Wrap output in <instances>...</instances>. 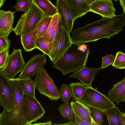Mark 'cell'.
Listing matches in <instances>:
<instances>
[{
  "label": "cell",
  "mask_w": 125,
  "mask_h": 125,
  "mask_svg": "<svg viewBox=\"0 0 125 125\" xmlns=\"http://www.w3.org/2000/svg\"><path fill=\"white\" fill-rule=\"evenodd\" d=\"M52 123L51 121H48L47 122L44 123H41L40 122L39 123H35L34 124H31V125H51Z\"/></svg>",
  "instance_id": "cell-40"
},
{
  "label": "cell",
  "mask_w": 125,
  "mask_h": 125,
  "mask_svg": "<svg viewBox=\"0 0 125 125\" xmlns=\"http://www.w3.org/2000/svg\"><path fill=\"white\" fill-rule=\"evenodd\" d=\"M47 58L45 54L35 55L27 61L19 76L20 78L32 77L42 68L44 67Z\"/></svg>",
  "instance_id": "cell-10"
},
{
  "label": "cell",
  "mask_w": 125,
  "mask_h": 125,
  "mask_svg": "<svg viewBox=\"0 0 125 125\" xmlns=\"http://www.w3.org/2000/svg\"><path fill=\"white\" fill-rule=\"evenodd\" d=\"M90 11L99 14L102 17L111 18L116 15L115 10L111 0H96L90 6Z\"/></svg>",
  "instance_id": "cell-12"
},
{
  "label": "cell",
  "mask_w": 125,
  "mask_h": 125,
  "mask_svg": "<svg viewBox=\"0 0 125 125\" xmlns=\"http://www.w3.org/2000/svg\"><path fill=\"white\" fill-rule=\"evenodd\" d=\"M118 0H115V1H117Z\"/></svg>",
  "instance_id": "cell-45"
},
{
  "label": "cell",
  "mask_w": 125,
  "mask_h": 125,
  "mask_svg": "<svg viewBox=\"0 0 125 125\" xmlns=\"http://www.w3.org/2000/svg\"><path fill=\"white\" fill-rule=\"evenodd\" d=\"M69 85L72 94V102L79 101L83 96L87 87L82 83H71Z\"/></svg>",
  "instance_id": "cell-23"
},
{
  "label": "cell",
  "mask_w": 125,
  "mask_h": 125,
  "mask_svg": "<svg viewBox=\"0 0 125 125\" xmlns=\"http://www.w3.org/2000/svg\"><path fill=\"white\" fill-rule=\"evenodd\" d=\"M115 57L112 54L107 55L102 57V64L100 67L101 70L106 68L112 65L114 61Z\"/></svg>",
  "instance_id": "cell-33"
},
{
  "label": "cell",
  "mask_w": 125,
  "mask_h": 125,
  "mask_svg": "<svg viewBox=\"0 0 125 125\" xmlns=\"http://www.w3.org/2000/svg\"><path fill=\"white\" fill-rule=\"evenodd\" d=\"M90 50L85 44L72 43L62 57L52 64L63 75L75 72L85 66Z\"/></svg>",
  "instance_id": "cell-2"
},
{
  "label": "cell",
  "mask_w": 125,
  "mask_h": 125,
  "mask_svg": "<svg viewBox=\"0 0 125 125\" xmlns=\"http://www.w3.org/2000/svg\"><path fill=\"white\" fill-rule=\"evenodd\" d=\"M52 17L45 16L39 23L37 28V35L38 37H42L46 32Z\"/></svg>",
  "instance_id": "cell-27"
},
{
  "label": "cell",
  "mask_w": 125,
  "mask_h": 125,
  "mask_svg": "<svg viewBox=\"0 0 125 125\" xmlns=\"http://www.w3.org/2000/svg\"><path fill=\"white\" fill-rule=\"evenodd\" d=\"M54 125H76V124L74 122H70L66 123H64L61 124H55Z\"/></svg>",
  "instance_id": "cell-42"
},
{
  "label": "cell",
  "mask_w": 125,
  "mask_h": 125,
  "mask_svg": "<svg viewBox=\"0 0 125 125\" xmlns=\"http://www.w3.org/2000/svg\"><path fill=\"white\" fill-rule=\"evenodd\" d=\"M26 64L22 56L21 50L13 48V52L9 55L5 66L0 69V71L8 79H13L23 70Z\"/></svg>",
  "instance_id": "cell-8"
},
{
  "label": "cell",
  "mask_w": 125,
  "mask_h": 125,
  "mask_svg": "<svg viewBox=\"0 0 125 125\" xmlns=\"http://www.w3.org/2000/svg\"><path fill=\"white\" fill-rule=\"evenodd\" d=\"M62 27L60 18L50 35L49 42H52L54 39L59 30Z\"/></svg>",
  "instance_id": "cell-37"
},
{
  "label": "cell",
  "mask_w": 125,
  "mask_h": 125,
  "mask_svg": "<svg viewBox=\"0 0 125 125\" xmlns=\"http://www.w3.org/2000/svg\"><path fill=\"white\" fill-rule=\"evenodd\" d=\"M108 97L118 104L125 101V76L120 82H117L108 93Z\"/></svg>",
  "instance_id": "cell-17"
},
{
  "label": "cell",
  "mask_w": 125,
  "mask_h": 125,
  "mask_svg": "<svg viewBox=\"0 0 125 125\" xmlns=\"http://www.w3.org/2000/svg\"><path fill=\"white\" fill-rule=\"evenodd\" d=\"M73 112L74 114V122L76 125H92L91 123L81 118L75 112L73 111Z\"/></svg>",
  "instance_id": "cell-38"
},
{
  "label": "cell",
  "mask_w": 125,
  "mask_h": 125,
  "mask_svg": "<svg viewBox=\"0 0 125 125\" xmlns=\"http://www.w3.org/2000/svg\"><path fill=\"white\" fill-rule=\"evenodd\" d=\"M100 69V67L90 68L85 66L70 75L69 77L78 79L87 87H91L95 76Z\"/></svg>",
  "instance_id": "cell-14"
},
{
  "label": "cell",
  "mask_w": 125,
  "mask_h": 125,
  "mask_svg": "<svg viewBox=\"0 0 125 125\" xmlns=\"http://www.w3.org/2000/svg\"><path fill=\"white\" fill-rule=\"evenodd\" d=\"M110 125H121L120 117L123 113L115 106L103 112Z\"/></svg>",
  "instance_id": "cell-22"
},
{
  "label": "cell",
  "mask_w": 125,
  "mask_h": 125,
  "mask_svg": "<svg viewBox=\"0 0 125 125\" xmlns=\"http://www.w3.org/2000/svg\"><path fill=\"white\" fill-rule=\"evenodd\" d=\"M77 108L82 112H85L89 115H91V110L89 107L79 101L71 102Z\"/></svg>",
  "instance_id": "cell-35"
},
{
  "label": "cell",
  "mask_w": 125,
  "mask_h": 125,
  "mask_svg": "<svg viewBox=\"0 0 125 125\" xmlns=\"http://www.w3.org/2000/svg\"><path fill=\"white\" fill-rule=\"evenodd\" d=\"M11 44V41L8 38L0 35V52L9 49Z\"/></svg>",
  "instance_id": "cell-34"
},
{
  "label": "cell",
  "mask_w": 125,
  "mask_h": 125,
  "mask_svg": "<svg viewBox=\"0 0 125 125\" xmlns=\"http://www.w3.org/2000/svg\"><path fill=\"white\" fill-rule=\"evenodd\" d=\"M60 114L62 117L67 118L70 122H72L74 118V114L71 104L69 103L62 104L58 109Z\"/></svg>",
  "instance_id": "cell-25"
},
{
  "label": "cell",
  "mask_w": 125,
  "mask_h": 125,
  "mask_svg": "<svg viewBox=\"0 0 125 125\" xmlns=\"http://www.w3.org/2000/svg\"><path fill=\"white\" fill-rule=\"evenodd\" d=\"M79 101L89 108L97 109L103 112L115 106L110 98L92 87H87Z\"/></svg>",
  "instance_id": "cell-5"
},
{
  "label": "cell",
  "mask_w": 125,
  "mask_h": 125,
  "mask_svg": "<svg viewBox=\"0 0 125 125\" xmlns=\"http://www.w3.org/2000/svg\"><path fill=\"white\" fill-rule=\"evenodd\" d=\"M121 125H125V113H123L120 117Z\"/></svg>",
  "instance_id": "cell-39"
},
{
  "label": "cell",
  "mask_w": 125,
  "mask_h": 125,
  "mask_svg": "<svg viewBox=\"0 0 125 125\" xmlns=\"http://www.w3.org/2000/svg\"><path fill=\"white\" fill-rule=\"evenodd\" d=\"M72 43L70 34L63 27H61L54 39L49 57L52 64L62 57Z\"/></svg>",
  "instance_id": "cell-7"
},
{
  "label": "cell",
  "mask_w": 125,
  "mask_h": 125,
  "mask_svg": "<svg viewBox=\"0 0 125 125\" xmlns=\"http://www.w3.org/2000/svg\"><path fill=\"white\" fill-rule=\"evenodd\" d=\"M62 0L69 9L74 21L90 11V6L83 0Z\"/></svg>",
  "instance_id": "cell-15"
},
{
  "label": "cell",
  "mask_w": 125,
  "mask_h": 125,
  "mask_svg": "<svg viewBox=\"0 0 125 125\" xmlns=\"http://www.w3.org/2000/svg\"><path fill=\"white\" fill-rule=\"evenodd\" d=\"M22 110L27 125H31V123L42 118L45 112L35 97L25 94L23 96Z\"/></svg>",
  "instance_id": "cell-6"
},
{
  "label": "cell",
  "mask_w": 125,
  "mask_h": 125,
  "mask_svg": "<svg viewBox=\"0 0 125 125\" xmlns=\"http://www.w3.org/2000/svg\"><path fill=\"white\" fill-rule=\"evenodd\" d=\"M0 125H27V123L18 114L3 110L0 114Z\"/></svg>",
  "instance_id": "cell-18"
},
{
  "label": "cell",
  "mask_w": 125,
  "mask_h": 125,
  "mask_svg": "<svg viewBox=\"0 0 125 125\" xmlns=\"http://www.w3.org/2000/svg\"><path fill=\"white\" fill-rule=\"evenodd\" d=\"M59 14L62 27L70 34L73 28V20L68 7L62 0H57L55 4Z\"/></svg>",
  "instance_id": "cell-11"
},
{
  "label": "cell",
  "mask_w": 125,
  "mask_h": 125,
  "mask_svg": "<svg viewBox=\"0 0 125 125\" xmlns=\"http://www.w3.org/2000/svg\"><path fill=\"white\" fill-rule=\"evenodd\" d=\"M88 4L90 6L96 0H83Z\"/></svg>",
  "instance_id": "cell-43"
},
{
  "label": "cell",
  "mask_w": 125,
  "mask_h": 125,
  "mask_svg": "<svg viewBox=\"0 0 125 125\" xmlns=\"http://www.w3.org/2000/svg\"><path fill=\"white\" fill-rule=\"evenodd\" d=\"M19 78L9 79V82L12 91L14 101L15 105L13 111L24 118L23 114L22 104L24 94L19 84Z\"/></svg>",
  "instance_id": "cell-13"
},
{
  "label": "cell",
  "mask_w": 125,
  "mask_h": 125,
  "mask_svg": "<svg viewBox=\"0 0 125 125\" xmlns=\"http://www.w3.org/2000/svg\"><path fill=\"white\" fill-rule=\"evenodd\" d=\"M112 65L116 68L125 69V54L120 51L118 52Z\"/></svg>",
  "instance_id": "cell-30"
},
{
  "label": "cell",
  "mask_w": 125,
  "mask_h": 125,
  "mask_svg": "<svg viewBox=\"0 0 125 125\" xmlns=\"http://www.w3.org/2000/svg\"><path fill=\"white\" fill-rule=\"evenodd\" d=\"M43 13L44 16L53 17L58 13L57 8L49 0H31Z\"/></svg>",
  "instance_id": "cell-20"
},
{
  "label": "cell",
  "mask_w": 125,
  "mask_h": 125,
  "mask_svg": "<svg viewBox=\"0 0 125 125\" xmlns=\"http://www.w3.org/2000/svg\"><path fill=\"white\" fill-rule=\"evenodd\" d=\"M38 26L34 30L20 36L21 44L24 50L27 52H30L36 49L35 43L38 38Z\"/></svg>",
  "instance_id": "cell-19"
},
{
  "label": "cell",
  "mask_w": 125,
  "mask_h": 125,
  "mask_svg": "<svg viewBox=\"0 0 125 125\" xmlns=\"http://www.w3.org/2000/svg\"><path fill=\"white\" fill-rule=\"evenodd\" d=\"M54 39L51 42H46L42 37H38L35 43L36 49L42 52L44 54L47 55L49 57L50 56Z\"/></svg>",
  "instance_id": "cell-24"
},
{
  "label": "cell",
  "mask_w": 125,
  "mask_h": 125,
  "mask_svg": "<svg viewBox=\"0 0 125 125\" xmlns=\"http://www.w3.org/2000/svg\"><path fill=\"white\" fill-rule=\"evenodd\" d=\"M125 24V13L111 18L103 17L99 20L74 29L71 37L72 42L85 44L104 38L109 39L118 33Z\"/></svg>",
  "instance_id": "cell-1"
},
{
  "label": "cell",
  "mask_w": 125,
  "mask_h": 125,
  "mask_svg": "<svg viewBox=\"0 0 125 125\" xmlns=\"http://www.w3.org/2000/svg\"><path fill=\"white\" fill-rule=\"evenodd\" d=\"M34 80L36 87L40 94L52 101H57L60 99L59 90L44 67L36 74Z\"/></svg>",
  "instance_id": "cell-4"
},
{
  "label": "cell",
  "mask_w": 125,
  "mask_h": 125,
  "mask_svg": "<svg viewBox=\"0 0 125 125\" xmlns=\"http://www.w3.org/2000/svg\"><path fill=\"white\" fill-rule=\"evenodd\" d=\"M71 104L73 111L81 119L92 124V125H96L93 117L87 113L82 112L76 108L71 102Z\"/></svg>",
  "instance_id": "cell-31"
},
{
  "label": "cell",
  "mask_w": 125,
  "mask_h": 125,
  "mask_svg": "<svg viewBox=\"0 0 125 125\" xmlns=\"http://www.w3.org/2000/svg\"><path fill=\"white\" fill-rule=\"evenodd\" d=\"M120 4L122 7L124 13H125V0H120Z\"/></svg>",
  "instance_id": "cell-41"
},
{
  "label": "cell",
  "mask_w": 125,
  "mask_h": 125,
  "mask_svg": "<svg viewBox=\"0 0 125 125\" xmlns=\"http://www.w3.org/2000/svg\"><path fill=\"white\" fill-rule=\"evenodd\" d=\"M15 12L0 10V35L8 38L10 33L13 31V24Z\"/></svg>",
  "instance_id": "cell-16"
},
{
  "label": "cell",
  "mask_w": 125,
  "mask_h": 125,
  "mask_svg": "<svg viewBox=\"0 0 125 125\" xmlns=\"http://www.w3.org/2000/svg\"><path fill=\"white\" fill-rule=\"evenodd\" d=\"M6 0H0V8L1 6H3L4 4V2Z\"/></svg>",
  "instance_id": "cell-44"
},
{
  "label": "cell",
  "mask_w": 125,
  "mask_h": 125,
  "mask_svg": "<svg viewBox=\"0 0 125 125\" xmlns=\"http://www.w3.org/2000/svg\"><path fill=\"white\" fill-rule=\"evenodd\" d=\"M32 3L31 0H17L16 3L13 7L17 11L26 12L29 10Z\"/></svg>",
  "instance_id": "cell-29"
},
{
  "label": "cell",
  "mask_w": 125,
  "mask_h": 125,
  "mask_svg": "<svg viewBox=\"0 0 125 125\" xmlns=\"http://www.w3.org/2000/svg\"><path fill=\"white\" fill-rule=\"evenodd\" d=\"M60 99L65 104L69 103L72 97L71 88L69 85L63 83L59 90Z\"/></svg>",
  "instance_id": "cell-26"
},
{
  "label": "cell",
  "mask_w": 125,
  "mask_h": 125,
  "mask_svg": "<svg viewBox=\"0 0 125 125\" xmlns=\"http://www.w3.org/2000/svg\"><path fill=\"white\" fill-rule=\"evenodd\" d=\"M104 113L102 111L95 108H93L91 110V114L96 125H101L104 120Z\"/></svg>",
  "instance_id": "cell-32"
},
{
  "label": "cell",
  "mask_w": 125,
  "mask_h": 125,
  "mask_svg": "<svg viewBox=\"0 0 125 125\" xmlns=\"http://www.w3.org/2000/svg\"><path fill=\"white\" fill-rule=\"evenodd\" d=\"M60 18L58 13L52 17L47 31L42 37L46 42H49L50 35Z\"/></svg>",
  "instance_id": "cell-28"
},
{
  "label": "cell",
  "mask_w": 125,
  "mask_h": 125,
  "mask_svg": "<svg viewBox=\"0 0 125 125\" xmlns=\"http://www.w3.org/2000/svg\"><path fill=\"white\" fill-rule=\"evenodd\" d=\"M18 81L24 94L35 97L36 84L35 80H33L31 77H27L21 78H19Z\"/></svg>",
  "instance_id": "cell-21"
},
{
  "label": "cell",
  "mask_w": 125,
  "mask_h": 125,
  "mask_svg": "<svg viewBox=\"0 0 125 125\" xmlns=\"http://www.w3.org/2000/svg\"><path fill=\"white\" fill-rule=\"evenodd\" d=\"M8 79L0 71V105L3 110L13 111L15 105L12 91Z\"/></svg>",
  "instance_id": "cell-9"
},
{
  "label": "cell",
  "mask_w": 125,
  "mask_h": 125,
  "mask_svg": "<svg viewBox=\"0 0 125 125\" xmlns=\"http://www.w3.org/2000/svg\"><path fill=\"white\" fill-rule=\"evenodd\" d=\"M44 16L42 11L32 2L30 8L21 15L13 31L17 36L32 31L37 27Z\"/></svg>",
  "instance_id": "cell-3"
},
{
  "label": "cell",
  "mask_w": 125,
  "mask_h": 125,
  "mask_svg": "<svg viewBox=\"0 0 125 125\" xmlns=\"http://www.w3.org/2000/svg\"><path fill=\"white\" fill-rule=\"evenodd\" d=\"M9 49L0 52V69L3 68L5 66L9 56Z\"/></svg>",
  "instance_id": "cell-36"
}]
</instances>
